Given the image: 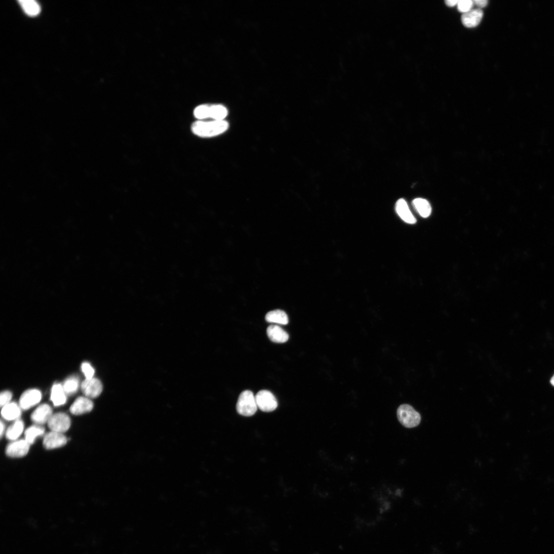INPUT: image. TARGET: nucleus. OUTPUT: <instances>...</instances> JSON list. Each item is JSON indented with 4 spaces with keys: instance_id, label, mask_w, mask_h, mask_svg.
Returning <instances> with one entry per match:
<instances>
[{
    "instance_id": "0eeeda50",
    "label": "nucleus",
    "mask_w": 554,
    "mask_h": 554,
    "mask_svg": "<svg viewBox=\"0 0 554 554\" xmlns=\"http://www.w3.org/2000/svg\"><path fill=\"white\" fill-rule=\"evenodd\" d=\"M68 438L63 433L54 431L45 435L43 444L47 449H53L61 447L67 444Z\"/></svg>"
},
{
    "instance_id": "20e7f679",
    "label": "nucleus",
    "mask_w": 554,
    "mask_h": 554,
    "mask_svg": "<svg viewBox=\"0 0 554 554\" xmlns=\"http://www.w3.org/2000/svg\"><path fill=\"white\" fill-rule=\"evenodd\" d=\"M258 408L265 412H271L278 407V402L275 396L270 391L262 390L255 396Z\"/></svg>"
},
{
    "instance_id": "5701e85b",
    "label": "nucleus",
    "mask_w": 554,
    "mask_h": 554,
    "mask_svg": "<svg viewBox=\"0 0 554 554\" xmlns=\"http://www.w3.org/2000/svg\"><path fill=\"white\" fill-rule=\"evenodd\" d=\"M79 385V379L76 377H71L66 380L63 387L67 394L72 395L77 391Z\"/></svg>"
},
{
    "instance_id": "4be33fe9",
    "label": "nucleus",
    "mask_w": 554,
    "mask_h": 554,
    "mask_svg": "<svg viewBox=\"0 0 554 554\" xmlns=\"http://www.w3.org/2000/svg\"><path fill=\"white\" fill-rule=\"evenodd\" d=\"M228 111L225 107L221 105L210 106V118L214 120H223L227 116Z\"/></svg>"
},
{
    "instance_id": "c85d7f7f",
    "label": "nucleus",
    "mask_w": 554,
    "mask_h": 554,
    "mask_svg": "<svg viewBox=\"0 0 554 554\" xmlns=\"http://www.w3.org/2000/svg\"><path fill=\"white\" fill-rule=\"evenodd\" d=\"M459 2L458 0H446L445 2V4L448 7H454L458 5Z\"/></svg>"
},
{
    "instance_id": "9b49d317",
    "label": "nucleus",
    "mask_w": 554,
    "mask_h": 554,
    "mask_svg": "<svg viewBox=\"0 0 554 554\" xmlns=\"http://www.w3.org/2000/svg\"><path fill=\"white\" fill-rule=\"evenodd\" d=\"M92 402L88 397H78L70 408L71 413L75 415H80L90 412L93 409Z\"/></svg>"
},
{
    "instance_id": "f257e3e1",
    "label": "nucleus",
    "mask_w": 554,
    "mask_h": 554,
    "mask_svg": "<svg viewBox=\"0 0 554 554\" xmlns=\"http://www.w3.org/2000/svg\"><path fill=\"white\" fill-rule=\"evenodd\" d=\"M229 123L224 120L198 121L191 127L192 132L200 137L210 138L223 134L229 128Z\"/></svg>"
},
{
    "instance_id": "dca6fc26",
    "label": "nucleus",
    "mask_w": 554,
    "mask_h": 554,
    "mask_svg": "<svg viewBox=\"0 0 554 554\" xmlns=\"http://www.w3.org/2000/svg\"><path fill=\"white\" fill-rule=\"evenodd\" d=\"M51 400L55 406L58 407L64 405L67 402V394L63 386L60 384H54L52 389Z\"/></svg>"
},
{
    "instance_id": "f8f14e48",
    "label": "nucleus",
    "mask_w": 554,
    "mask_h": 554,
    "mask_svg": "<svg viewBox=\"0 0 554 554\" xmlns=\"http://www.w3.org/2000/svg\"><path fill=\"white\" fill-rule=\"evenodd\" d=\"M396 211L399 216L405 222L414 224L416 219L411 212L408 205L404 199H400L396 204Z\"/></svg>"
},
{
    "instance_id": "a878e982",
    "label": "nucleus",
    "mask_w": 554,
    "mask_h": 554,
    "mask_svg": "<svg viewBox=\"0 0 554 554\" xmlns=\"http://www.w3.org/2000/svg\"><path fill=\"white\" fill-rule=\"evenodd\" d=\"M81 369L83 373H84L86 379H90L93 378L94 370L91 365L87 363H84L82 365Z\"/></svg>"
},
{
    "instance_id": "39448f33",
    "label": "nucleus",
    "mask_w": 554,
    "mask_h": 554,
    "mask_svg": "<svg viewBox=\"0 0 554 554\" xmlns=\"http://www.w3.org/2000/svg\"><path fill=\"white\" fill-rule=\"evenodd\" d=\"M51 431L64 434L71 426L70 416L64 413H58L52 415L47 423Z\"/></svg>"
},
{
    "instance_id": "4468645a",
    "label": "nucleus",
    "mask_w": 554,
    "mask_h": 554,
    "mask_svg": "<svg viewBox=\"0 0 554 554\" xmlns=\"http://www.w3.org/2000/svg\"><path fill=\"white\" fill-rule=\"evenodd\" d=\"M267 335L270 339L277 343L287 342L289 335L286 332L277 325H271L267 329Z\"/></svg>"
},
{
    "instance_id": "1a4fd4ad",
    "label": "nucleus",
    "mask_w": 554,
    "mask_h": 554,
    "mask_svg": "<svg viewBox=\"0 0 554 554\" xmlns=\"http://www.w3.org/2000/svg\"><path fill=\"white\" fill-rule=\"evenodd\" d=\"M53 415L52 408L47 404H43L32 413L31 420L35 425L41 426L47 423Z\"/></svg>"
},
{
    "instance_id": "bb28decb",
    "label": "nucleus",
    "mask_w": 554,
    "mask_h": 554,
    "mask_svg": "<svg viewBox=\"0 0 554 554\" xmlns=\"http://www.w3.org/2000/svg\"><path fill=\"white\" fill-rule=\"evenodd\" d=\"M12 393L10 391H5L1 394L0 396V405L2 407L8 405L11 403L12 398Z\"/></svg>"
},
{
    "instance_id": "7ed1b4c3",
    "label": "nucleus",
    "mask_w": 554,
    "mask_h": 554,
    "mask_svg": "<svg viewBox=\"0 0 554 554\" xmlns=\"http://www.w3.org/2000/svg\"><path fill=\"white\" fill-rule=\"evenodd\" d=\"M397 415L400 423L407 428L417 427L421 420L420 414L407 404L402 405L398 408Z\"/></svg>"
},
{
    "instance_id": "f03ea898",
    "label": "nucleus",
    "mask_w": 554,
    "mask_h": 554,
    "mask_svg": "<svg viewBox=\"0 0 554 554\" xmlns=\"http://www.w3.org/2000/svg\"><path fill=\"white\" fill-rule=\"evenodd\" d=\"M257 409L256 398L252 392L246 390L241 393L236 405L237 411L240 415L245 417L253 416Z\"/></svg>"
},
{
    "instance_id": "412c9836",
    "label": "nucleus",
    "mask_w": 554,
    "mask_h": 554,
    "mask_svg": "<svg viewBox=\"0 0 554 554\" xmlns=\"http://www.w3.org/2000/svg\"><path fill=\"white\" fill-rule=\"evenodd\" d=\"M18 2L28 16H36L40 13V7L34 0H20Z\"/></svg>"
},
{
    "instance_id": "6e6552de",
    "label": "nucleus",
    "mask_w": 554,
    "mask_h": 554,
    "mask_svg": "<svg viewBox=\"0 0 554 554\" xmlns=\"http://www.w3.org/2000/svg\"><path fill=\"white\" fill-rule=\"evenodd\" d=\"M42 399V394L38 389H32L25 392L21 396L19 406L22 410H27L37 405Z\"/></svg>"
},
{
    "instance_id": "393cba45",
    "label": "nucleus",
    "mask_w": 554,
    "mask_h": 554,
    "mask_svg": "<svg viewBox=\"0 0 554 554\" xmlns=\"http://www.w3.org/2000/svg\"><path fill=\"white\" fill-rule=\"evenodd\" d=\"M474 4L471 0H461L458 4L459 11L464 14L472 10Z\"/></svg>"
},
{
    "instance_id": "b1692460",
    "label": "nucleus",
    "mask_w": 554,
    "mask_h": 554,
    "mask_svg": "<svg viewBox=\"0 0 554 554\" xmlns=\"http://www.w3.org/2000/svg\"><path fill=\"white\" fill-rule=\"evenodd\" d=\"M194 117L199 120L210 118V106L202 105L197 107L193 112Z\"/></svg>"
},
{
    "instance_id": "aec40b11",
    "label": "nucleus",
    "mask_w": 554,
    "mask_h": 554,
    "mask_svg": "<svg viewBox=\"0 0 554 554\" xmlns=\"http://www.w3.org/2000/svg\"><path fill=\"white\" fill-rule=\"evenodd\" d=\"M45 429L41 426L34 425L27 429L24 433L25 440L30 444H34L36 439L43 436Z\"/></svg>"
},
{
    "instance_id": "9d476101",
    "label": "nucleus",
    "mask_w": 554,
    "mask_h": 554,
    "mask_svg": "<svg viewBox=\"0 0 554 554\" xmlns=\"http://www.w3.org/2000/svg\"><path fill=\"white\" fill-rule=\"evenodd\" d=\"M83 393L89 398H94L102 393L103 387L101 381L96 378L86 379L81 385Z\"/></svg>"
},
{
    "instance_id": "7c9ffc66",
    "label": "nucleus",
    "mask_w": 554,
    "mask_h": 554,
    "mask_svg": "<svg viewBox=\"0 0 554 554\" xmlns=\"http://www.w3.org/2000/svg\"><path fill=\"white\" fill-rule=\"evenodd\" d=\"M550 383H551V384H552V385L553 386H554V375H553V376L552 377V378H551V380H550Z\"/></svg>"
},
{
    "instance_id": "f3484780",
    "label": "nucleus",
    "mask_w": 554,
    "mask_h": 554,
    "mask_svg": "<svg viewBox=\"0 0 554 554\" xmlns=\"http://www.w3.org/2000/svg\"><path fill=\"white\" fill-rule=\"evenodd\" d=\"M24 429V424L20 419L15 422L7 429L6 436L8 440L15 441L22 435Z\"/></svg>"
},
{
    "instance_id": "ddd939ff",
    "label": "nucleus",
    "mask_w": 554,
    "mask_h": 554,
    "mask_svg": "<svg viewBox=\"0 0 554 554\" xmlns=\"http://www.w3.org/2000/svg\"><path fill=\"white\" fill-rule=\"evenodd\" d=\"M483 16V13L481 9H472L462 15V21L466 27L474 28L479 24Z\"/></svg>"
},
{
    "instance_id": "cd10ccee",
    "label": "nucleus",
    "mask_w": 554,
    "mask_h": 554,
    "mask_svg": "<svg viewBox=\"0 0 554 554\" xmlns=\"http://www.w3.org/2000/svg\"><path fill=\"white\" fill-rule=\"evenodd\" d=\"M473 2L474 5L477 6L479 9L486 7L488 4L487 0H475Z\"/></svg>"
},
{
    "instance_id": "a211bd4d",
    "label": "nucleus",
    "mask_w": 554,
    "mask_h": 554,
    "mask_svg": "<svg viewBox=\"0 0 554 554\" xmlns=\"http://www.w3.org/2000/svg\"><path fill=\"white\" fill-rule=\"evenodd\" d=\"M413 205L418 214L423 218L429 217L432 213V208L428 201L423 198H416Z\"/></svg>"
},
{
    "instance_id": "6ab92c4d",
    "label": "nucleus",
    "mask_w": 554,
    "mask_h": 554,
    "mask_svg": "<svg viewBox=\"0 0 554 554\" xmlns=\"http://www.w3.org/2000/svg\"><path fill=\"white\" fill-rule=\"evenodd\" d=\"M266 320L268 322L279 324L286 325L288 323L287 314L280 310L269 312L266 316Z\"/></svg>"
},
{
    "instance_id": "423d86ee",
    "label": "nucleus",
    "mask_w": 554,
    "mask_h": 554,
    "mask_svg": "<svg viewBox=\"0 0 554 554\" xmlns=\"http://www.w3.org/2000/svg\"><path fill=\"white\" fill-rule=\"evenodd\" d=\"M30 445L25 439L17 440L9 444L6 450L8 457L12 458H21L26 456L29 450Z\"/></svg>"
},
{
    "instance_id": "2eb2a0df",
    "label": "nucleus",
    "mask_w": 554,
    "mask_h": 554,
    "mask_svg": "<svg viewBox=\"0 0 554 554\" xmlns=\"http://www.w3.org/2000/svg\"><path fill=\"white\" fill-rule=\"evenodd\" d=\"M21 410L19 405L15 402H11L3 407L2 415L6 420L16 421L19 419L21 415Z\"/></svg>"
},
{
    "instance_id": "c756f323",
    "label": "nucleus",
    "mask_w": 554,
    "mask_h": 554,
    "mask_svg": "<svg viewBox=\"0 0 554 554\" xmlns=\"http://www.w3.org/2000/svg\"><path fill=\"white\" fill-rule=\"evenodd\" d=\"M0 435L2 437L4 434H6L5 425L3 421L1 422V430H0Z\"/></svg>"
}]
</instances>
